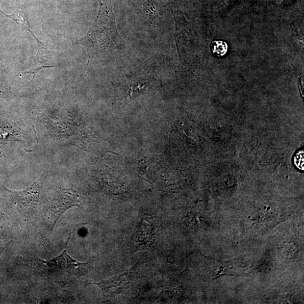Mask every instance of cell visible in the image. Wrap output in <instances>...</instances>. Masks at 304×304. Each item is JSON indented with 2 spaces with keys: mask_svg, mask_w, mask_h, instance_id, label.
<instances>
[{
  "mask_svg": "<svg viewBox=\"0 0 304 304\" xmlns=\"http://www.w3.org/2000/svg\"><path fill=\"white\" fill-rule=\"evenodd\" d=\"M120 41L115 19L112 12L103 4L100 7L98 17L87 35L78 41L92 54L104 52L116 45Z\"/></svg>",
  "mask_w": 304,
  "mask_h": 304,
  "instance_id": "obj_1",
  "label": "cell"
},
{
  "mask_svg": "<svg viewBox=\"0 0 304 304\" xmlns=\"http://www.w3.org/2000/svg\"><path fill=\"white\" fill-rule=\"evenodd\" d=\"M46 265L48 280L53 283L67 285L79 278L83 273L87 264L79 263L67 254L66 249L57 258L47 262Z\"/></svg>",
  "mask_w": 304,
  "mask_h": 304,
  "instance_id": "obj_2",
  "label": "cell"
},
{
  "mask_svg": "<svg viewBox=\"0 0 304 304\" xmlns=\"http://www.w3.org/2000/svg\"><path fill=\"white\" fill-rule=\"evenodd\" d=\"M80 202V195L72 189H62L58 192L47 209L48 219L52 225V230L65 212L74 206L79 207Z\"/></svg>",
  "mask_w": 304,
  "mask_h": 304,
  "instance_id": "obj_3",
  "label": "cell"
},
{
  "mask_svg": "<svg viewBox=\"0 0 304 304\" xmlns=\"http://www.w3.org/2000/svg\"><path fill=\"white\" fill-rule=\"evenodd\" d=\"M41 183L37 181L33 185L20 192H11L15 204L24 214H30L39 202Z\"/></svg>",
  "mask_w": 304,
  "mask_h": 304,
  "instance_id": "obj_4",
  "label": "cell"
},
{
  "mask_svg": "<svg viewBox=\"0 0 304 304\" xmlns=\"http://www.w3.org/2000/svg\"><path fill=\"white\" fill-rule=\"evenodd\" d=\"M129 284L128 276L124 274L116 276L109 280H102L95 284L100 288L106 296L112 297L120 294Z\"/></svg>",
  "mask_w": 304,
  "mask_h": 304,
  "instance_id": "obj_5",
  "label": "cell"
},
{
  "mask_svg": "<svg viewBox=\"0 0 304 304\" xmlns=\"http://www.w3.org/2000/svg\"><path fill=\"white\" fill-rule=\"evenodd\" d=\"M2 13L6 16L7 17L15 21L16 23L20 27V28L26 31L30 32L31 35L35 38L36 42L39 46L43 47V45L39 40L37 39V38L35 36L30 28V23L28 18H27L26 13L23 10H17L12 14L8 15L4 13L3 11L0 9Z\"/></svg>",
  "mask_w": 304,
  "mask_h": 304,
  "instance_id": "obj_6",
  "label": "cell"
},
{
  "mask_svg": "<svg viewBox=\"0 0 304 304\" xmlns=\"http://www.w3.org/2000/svg\"><path fill=\"white\" fill-rule=\"evenodd\" d=\"M211 51L217 57H222L226 55L228 46L227 43L222 41H214L211 42Z\"/></svg>",
  "mask_w": 304,
  "mask_h": 304,
  "instance_id": "obj_7",
  "label": "cell"
},
{
  "mask_svg": "<svg viewBox=\"0 0 304 304\" xmlns=\"http://www.w3.org/2000/svg\"><path fill=\"white\" fill-rule=\"evenodd\" d=\"M53 67H56V66H45V65H41V66H38L29 70H27V71L21 73L20 75L23 76V77L28 80H31V79H34L36 74L40 72L41 70Z\"/></svg>",
  "mask_w": 304,
  "mask_h": 304,
  "instance_id": "obj_8",
  "label": "cell"
},
{
  "mask_svg": "<svg viewBox=\"0 0 304 304\" xmlns=\"http://www.w3.org/2000/svg\"><path fill=\"white\" fill-rule=\"evenodd\" d=\"M303 152H300V153L298 154L296 157V160H295L297 166H300V169H302V166H303Z\"/></svg>",
  "mask_w": 304,
  "mask_h": 304,
  "instance_id": "obj_9",
  "label": "cell"
}]
</instances>
